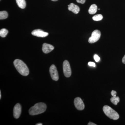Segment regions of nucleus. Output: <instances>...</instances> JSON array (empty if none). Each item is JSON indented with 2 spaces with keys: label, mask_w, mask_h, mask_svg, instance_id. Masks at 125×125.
<instances>
[{
  "label": "nucleus",
  "mask_w": 125,
  "mask_h": 125,
  "mask_svg": "<svg viewBox=\"0 0 125 125\" xmlns=\"http://www.w3.org/2000/svg\"><path fill=\"white\" fill-rule=\"evenodd\" d=\"M47 106L43 103H39L36 104L33 106L29 109V114L31 115H36L43 113L46 111Z\"/></svg>",
  "instance_id": "obj_2"
},
{
  "label": "nucleus",
  "mask_w": 125,
  "mask_h": 125,
  "mask_svg": "<svg viewBox=\"0 0 125 125\" xmlns=\"http://www.w3.org/2000/svg\"><path fill=\"white\" fill-rule=\"evenodd\" d=\"M36 125H42V123H39L37 124H36Z\"/></svg>",
  "instance_id": "obj_24"
},
{
  "label": "nucleus",
  "mask_w": 125,
  "mask_h": 125,
  "mask_svg": "<svg viewBox=\"0 0 125 125\" xmlns=\"http://www.w3.org/2000/svg\"><path fill=\"white\" fill-rule=\"evenodd\" d=\"M101 36V32L100 31L96 30L92 33V36L89 39L88 42L89 43H93L97 42Z\"/></svg>",
  "instance_id": "obj_4"
},
{
  "label": "nucleus",
  "mask_w": 125,
  "mask_h": 125,
  "mask_svg": "<svg viewBox=\"0 0 125 125\" xmlns=\"http://www.w3.org/2000/svg\"><path fill=\"white\" fill-rule=\"evenodd\" d=\"M16 3L19 7L22 9H24L26 7L25 0H16Z\"/></svg>",
  "instance_id": "obj_13"
},
{
  "label": "nucleus",
  "mask_w": 125,
  "mask_h": 125,
  "mask_svg": "<svg viewBox=\"0 0 125 125\" xmlns=\"http://www.w3.org/2000/svg\"><path fill=\"white\" fill-rule=\"evenodd\" d=\"M103 16L101 14H97L93 17V19L95 21H99L103 19Z\"/></svg>",
  "instance_id": "obj_17"
},
{
  "label": "nucleus",
  "mask_w": 125,
  "mask_h": 125,
  "mask_svg": "<svg viewBox=\"0 0 125 125\" xmlns=\"http://www.w3.org/2000/svg\"><path fill=\"white\" fill-rule=\"evenodd\" d=\"M111 102L114 105H117V104L120 102V98L118 96H113L110 99Z\"/></svg>",
  "instance_id": "obj_14"
},
{
  "label": "nucleus",
  "mask_w": 125,
  "mask_h": 125,
  "mask_svg": "<svg viewBox=\"0 0 125 125\" xmlns=\"http://www.w3.org/2000/svg\"><path fill=\"white\" fill-rule=\"evenodd\" d=\"M86 0H76V1L78 3H80L81 4H84L85 3Z\"/></svg>",
  "instance_id": "obj_20"
},
{
  "label": "nucleus",
  "mask_w": 125,
  "mask_h": 125,
  "mask_svg": "<svg viewBox=\"0 0 125 125\" xmlns=\"http://www.w3.org/2000/svg\"><path fill=\"white\" fill-rule=\"evenodd\" d=\"M49 72L51 77L53 80L57 81L59 79V75L56 67L54 65L51 66L49 69Z\"/></svg>",
  "instance_id": "obj_6"
},
{
  "label": "nucleus",
  "mask_w": 125,
  "mask_h": 125,
  "mask_svg": "<svg viewBox=\"0 0 125 125\" xmlns=\"http://www.w3.org/2000/svg\"><path fill=\"white\" fill-rule=\"evenodd\" d=\"M88 125H96V124H94V123H92V122H89V123L88 124Z\"/></svg>",
  "instance_id": "obj_23"
},
{
  "label": "nucleus",
  "mask_w": 125,
  "mask_h": 125,
  "mask_svg": "<svg viewBox=\"0 0 125 125\" xmlns=\"http://www.w3.org/2000/svg\"><path fill=\"white\" fill-rule=\"evenodd\" d=\"M88 64L89 66H93V67H95L96 66V64H95V63L94 62H90L88 63Z\"/></svg>",
  "instance_id": "obj_19"
},
{
  "label": "nucleus",
  "mask_w": 125,
  "mask_h": 125,
  "mask_svg": "<svg viewBox=\"0 0 125 125\" xmlns=\"http://www.w3.org/2000/svg\"><path fill=\"white\" fill-rule=\"evenodd\" d=\"M74 104L76 109L80 111L84 109L85 106L83 100L80 97H76L74 100Z\"/></svg>",
  "instance_id": "obj_7"
},
{
  "label": "nucleus",
  "mask_w": 125,
  "mask_h": 125,
  "mask_svg": "<svg viewBox=\"0 0 125 125\" xmlns=\"http://www.w3.org/2000/svg\"><path fill=\"white\" fill-rule=\"evenodd\" d=\"M51 0L52 1H57L58 0Z\"/></svg>",
  "instance_id": "obj_26"
},
{
  "label": "nucleus",
  "mask_w": 125,
  "mask_h": 125,
  "mask_svg": "<svg viewBox=\"0 0 125 125\" xmlns=\"http://www.w3.org/2000/svg\"><path fill=\"white\" fill-rule=\"evenodd\" d=\"M32 35L33 36L39 37H45L48 36V33L44 32L40 29L35 30L32 31Z\"/></svg>",
  "instance_id": "obj_8"
},
{
  "label": "nucleus",
  "mask_w": 125,
  "mask_h": 125,
  "mask_svg": "<svg viewBox=\"0 0 125 125\" xmlns=\"http://www.w3.org/2000/svg\"><path fill=\"white\" fill-rule=\"evenodd\" d=\"M8 13L6 11H2L0 12V19L4 20L8 17Z\"/></svg>",
  "instance_id": "obj_15"
},
{
  "label": "nucleus",
  "mask_w": 125,
  "mask_h": 125,
  "mask_svg": "<svg viewBox=\"0 0 125 125\" xmlns=\"http://www.w3.org/2000/svg\"><path fill=\"white\" fill-rule=\"evenodd\" d=\"M122 62L123 63L125 64V55L122 58Z\"/></svg>",
  "instance_id": "obj_22"
},
{
  "label": "nucleus",
  "mask_w": 125,
  "mask_h": 125,
  "mask_svg": "<svg viewBox=\"0 0 125 125\" xmlns=\"http://www.w3.org/2000/svg\"><path fill=\"white\" fill-rule=\"evenodd\" d=\"M116 92L114 91V90H112L111 92V94L112 97L113 96H116Z\"/></svg>",
  "instance_id": "obj_21"
},
{
  "label": "nucleus",
  "mask_w": 125,
  "mask_h": 125,
  "mask_svg": "<svg viewBox=\"0 0 125 125\" xmlns=\"http://www.w3.org/2000/svg\"><path fill=\"white\" fill-rule=\"evenodd\" d=\"M14 65L18 72L24 76L28 75L29 69L26 64L21 60L16 59L14 61Z\"/></svg>",
  "instance_id": "obj_1"
},
{
  "label": "nucleus",
  "mask_w": 125,
  "mask_h": 125,
  "mask_svg": "<svg viewBox=\"0 0 125 125\" xmlns=\"http://www.w3.org/2000/svg\"><path fill=\"white\" fill-rule=\"evenodd\" d=\"M8 31L6 29H2L0 31V36L2 38H5L7 36Z\"/></svg>",
  "instance_id": "obj_16"
},
{
  "label": "nucleus",
  "mask_w": 125,
  "mask_h": 125,
  "mask_svg": "<svg viewBox=\"0 0 125 125\" xmlns=\"http://www.w3.org/2000/svg\"><path fill=\"white\" fill-rule=\"evenodd\" d=\"M21 106L20 104H16L13 109V116L14 117L18 119L20 116L21 113Z\"/></svg>",
  "instance_id": "obj_9"
},
{
  "label": "nucleus",
  "mask_w": 125,
  "mask_h": 125,
  "mask_svg": "<svg viewBox=\"0 0 125 125\" xmlns=\"http://www.w3.org/2000/svg\"><path fill=\"white\" fill-rule=\"evenodd\" d=\"M103 111L105 115L111 119L116 120L119 118L118 113L109 106H104L103 107Z\"/></svg>",
  "instance_id": "obj_3"
},
{
  "label": "nucleus",
  "mask_w": 125,
  "mask_h": 125,
  "mask_svg": "<svg viewBox=\"0 0 125 125\" xmlns=\"http://www.w3.org/2000/svg\"><path fill=\"white\" fill-rule=\"evenodd\" d=\"M97 10V6L95 4H93L90 7L89 10V13L90 14H94L96 13Z\"/></svg>",
  "instance_id": "obj_12"
},
{
  "label": "nucleus",
  "mask_w": 125,
  "mask_h": 125,
  "mask_svg": "<svg viewBox=\"0 0 125 125\" xmlns=\"http://www.w3.org/2000/svg\"><path fill=\"white\" fill-rule=\"evenodd\" d=\"M1 91H0V99H1Z\"/></svg>",
  "instance_id": "obj_25"
},
{
  "label": "nucleus",
  "mask_w": 125,
  "mask_h": 125,
  "mask_svg": "<svg viewBox=\"0 0 125 125\" xmlns=\"http://www.w3.org/2000/svg\"><path fill=\"white\" fill-rule=\"evenodd\" d=\"M100 9H99V10H100Z\"/></svg>",
  "instance_id": "obj_27"
},
{
  "label": "nucleus",
  "mask_w": 125,
  "mask_h": 125,
  "mask_svg": "<svg viewBox=\"0 0 125 125\" xmlns=\"http://www.w3.org/2000/svg\"><path fill=\"white\" fill-rule=\"evenodd\" d=\"M54 49V47L52 45L47 43H44L43 44L42 51L45 54H48L52 52Z\"/></svg>",
  "instance_id": "obj_10"
},
{
  "label": "nucleus",
  "mask_w": 125,
  "mask_h": 125,
  "mask_svg": "<svg viewBox=\"0 0 125 125\" xmlns=\"http://www.w3.org/2000/svg\"><path fill=\"white\" fill-rule=\"evenodd\" d=\"M94 60L97 62H98L100 60V57L96 54H95L94 56Z\"/></svg>",
  "instance_id": "obj_18"
},
{
  "label": "nucleus",
  "mask_w": 125,
  "mask_h": 125,
  "mask_svg": "<svg viewBox=\"0 0 125 125\" xmlns=\"http://www.w3.org/2000/svg\"><path fill=\"white\" fill-rule=\"evenodd\" d=\"M63 70L66 77L69 78L71 76L72 73L71 68L69 62L67 60L64 61L63 62Z\"/></svg>",
  "instance_id": "obj_5"
},
{
  "label": "nucleus",
  "mask_w": 125,
  "mask_h": 125,
  "mask_svg": "<svg viewBox=\"0 0 125 125\" xmlns=\"http://www.w3.org/2000/svg\"><path fill=\"white\" fill-rule=\"evenodd\" d=\"M68 6L69 10L72 11L74 13L78 14L80 10L79 7L77 5L74 4L73 3H71Z\"/></svg>",
  "instance_id": "obj_11"
}]
</instances>
